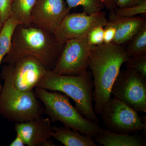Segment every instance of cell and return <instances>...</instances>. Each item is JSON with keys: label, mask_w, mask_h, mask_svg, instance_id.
Returning <instances> with one entry per match:
<instances>
[{"label": "cell", "mask_w": 146, "mask_h": 146, "mask_svg": "<svg viewBox=\"0 0 146 146\" xmlns=\"http://www.w3.org/2000/svg\"><path fill=\"white\" fill-rule=\"evenodd\" d=\"M106 13L100 11L88 14L82 13H69L54 33L58 42L62 45L70 39L85 38L90 31L98 26L106 27Z\"/></svg>", "instance_id": "30bf717a"}, {"label": "cell", "mask_w": 146, "mask_h": 146, "mask_svg": "<svg viewBox=\"0 0 146 146\" xmlns=\"http://www.w3.org/2000/svg\"><path fill=\"white\" fill-rule=\"evenodd\" d=\"M52 138L65 146H96L93 138L70 128L53 126Z\"/></svg>", "instance_id": "9a60e30c"}, {"label": "cell", "mask_w": 146, "mask_h": 146, "mask_svg": "<svg viewBox=\"0 0 146 146\" xmlns=\"http://www.w3.org/2000/svg\"><path fill=\"white\" fill-rule=\"evenodd\" d=\"M3 24H4L1 21V18H0V33H1L2 29L3 26Z\"/></svg>", "instance_id": "83f0119b"}, {"label": "cell", "mask_w": 146, "mask_h": 146, "mask_svg": "<svg viewBox=\"0 0 146 146\" xmlns=\"http://www.w3.org/2000/svg\"><path fill=\"white\" fill-rule=\"evenodd\" d=\"M16 134L28 146H55L51 140L53 126L49 118L42 116L24 122L16 123Z\"/></svg>", "instance_id": "7c38bea8"}, {"label": "cell", "mask_w": 146, "mask_h": 146, "mask_svg": "<svg viewBox=\"0 0 146 146\" xmlns=\"http://www.w3.org/2000/svg\"><path fill=\"white\" fill-rule=\"evenodd\" d=\"M64 45L57 42L53 33L32 24L18 25L13 33L10 50L2 63L9 64L29 56L39 60L48 70L52 71Z\"/></svg>", "instance_id": "7a4b0ae2"}, {"label": "cell", "mask_w": 146, "mask_h": 146, "mask_svg": "<svg viewBox=\"0 0 146 146\" xmlns=\"http://www.w3.org/2000/svg\"><path fill=\"white\" fill-rule=\"evenodd\" d=\"M146 0H116L117 7L124 8L141 4Z\"/></svg>", "instance_id": "d4e9b609"}, {"label": "cell", "mask_w": 146, "mask_h": 146, "mask_svg": "<svg viewBox=\"0 0 146 146\" xmlns=\"http://www.w3.org/2000/svg\"><path fill=\"white\" fill-rule=\"evenodd\" d=\"M93 46L87 37L70 39L65 42L54 68L57 74L78 76L87 72L88 59Z\"/></svg>", "instance_id": "9c48e42d"}, {"label": "cell", "mask_w": 146, "mask_h": 146, "mask_svg": "<svg viewBox=\"0 0 146 146\" xmlns=\"http://www.w3.org/2000/svg\"><path fill=\"white\" fill-rule=\"evenodd\" d=\"M129 42L126 50L130 57L146 54V23Z\"/></svg>", "instance_id": "ac0fdd59"}, {"label": "cell", "mask_w": 146, "mask_h": 146, "mask_svg": "<svg viewBox=\"0 0 146 146\" xmlns=\"http://www.w3.org/2000/svg\"><path fill=\"white\" fill-rule=\"evenodd\" d=\"M114 11L118 16L123 17H133L139 14H146V1L138 5L124 8L117 7Z\"/></svg>", "instance_id": "44dd1931"}, {"label": "cell", "mask_w": 146, "mask_h": 146, "mask_svg": "<svg viewBox=\"0 0 146 146\" xmlns=\"http://www.w3.org/2000/svg\"><path fill=\"white\" fill-rule=\"evenodd\" d=\"M25 145L23 138L18 134H16V138L9 144L10 146H25Z\"/></svg>", "instance_id": "4316f807"}, {"label": "cell", "mask_w": 146, "mask_h": 146, "mask_svg": "<svg viewBox=\"0 0 146 146\" xmlns=\"http://www.w3.org/2000/svg\"><path fill=\"white\" fill-rule=\"evenodd\" d=\"M93 139L105 146H145L144 138L137 135L111 132L100 128Z\"/></svg>", "instance_id": "5bb4252c"}, {"label": "cell", "mask_w": 146, "mask_h": 146, "mask_svg": "<svg viewBox=\"0 0 146 146\" xmlns=\"http://www.w3.org/2000/svg\"><path fill=\"white\" fill-rule=\"evenodd\" d=\"M13 0H0V18L3 23L10 18Z\"/></svg>", "instance_id": "603a6c76"}, {"label": "cell", "mask_w": 146, "mask_h": 146, "mask_svg": "<svg viewBox=\"0 0 146 146\" xmlns=\"http://www.w3.org/2000/svg\"><path fill=\"white\" fill-rule=\"evenodd\" d=\"M111 95L137 112H146V78L133 69L120 71Z\"/></svg>", "instance_id": "8992f818"}, {"label": "cell", "mask_w": 146, "mask_h": 146, "mask_svg": "<svg viewBox=\"0 0 146 146\" xmlns=\"http://www.w3.org/2000/svg\"><path fill=\"white\" fill-rule=\"evenodd\" d=\"M145 23V18L136 16L121 17L114 10L110 11L107 25L112 26L116 29L115 37L112 43L119 45L127 43Z\"/></svg>", "instance_id": "4fadbf2b"}, {"label": "cell", "mask_w": 146, "mask_h": 146, "mask_svg": "<svg viewBox=\"0 0 146 146\" xmlns=\"http://www.w3.org/2000/svg\"><path fill=\"white\" fill-rule=\"evenodd\" d=\"M38 0H13L11 16L19 25H29L31 24V15Z\"/></svg>", "instance_id": "2e32d148"}, {"label": "cell", "mask_w": 146, "mask_h": 146, "mask_svg": "<svg viewBox=\"0 0 146 146\" xmlns=\"http://www.w3.org/2000/svg\"><path fill=\"white\" fill-rule=\"evenodd\" d=\"M105 7L110 11L114 10L117 8L116 0H102Z\"/></svg>", "instance_id": "484cf974"}, {"label": "cell", "mask_w": 146, "mask_h": 146, "mask_svg": "<svg viewBox=\"0 0 146 146\" xmlns=\"http://www.w3.org/2000/svg\"><path fill=\"white\" fill-rule=\"evenodd\" d=\"M125 63L127 68L137 71L146 78V54L131 56Z\"/></svg>", "instance_id": "ffe728a7"}, {"label": "cell", "mask_w": 146, "mask_h": 146, "mask_svg": "<svg viewBox=\"0 0 146 146\" xmlns=\"http://www.w3.org/2000/svg\"><path fill=\"white\" fill-rule=\"evenodd\" d=\"M104 29V44H110L112 43L115 37L116 29L112 26L107 25Z\"/></svg>", "instance_id": "cb8c5ba5"}, {"label": "cell", "mask_w": 146, "mask_h": 146, "mask_svg": "<svg viewBox=\"0 0 146 146\" xmlns=\"http://www.w3.org/2000/svg\"><path fill=\"white\" fill-rule=\"evenodd\" d=\"M34 91L51 122L60 121L65 126L93 138L96 135L100 128L98 123L82 116L65 94L38 87Z\"/></svg>", "instance_id": "277c9868"}, {"label": "cell", "mask_w": 146, "mask_h": 146, "mask_svg": "<svg viewBox=\"0 0 146 146\" xmlns=\"http://www.w3.org/2000/svg\"><path fill=\"white\" fill-rule=\"evenodd\" d=\"M100 115L105 129L111 132L130 134L146 130V121L138 112L115 98H110Z\"/></svg>", "instance_id": "ba28073f"}, {"label": "cell", "mask_w": 146, "mask_h": 146, "mask_svg": "<svg viewBox=\"0 0 146 146\" xmlns=\"http://www.w3.org/2000/svg\"><path fill=\"white\" fill-rule=\"evenodd\" d=\"M0 92V115L6 119L15 123L24 122L42 116L45 113L42 102L34 91L23 92L14 88L7 78Z\"/></svg>", "instance_id": "5b68a950"}, {"label": "cell", "mask_w": 146, "mask_h": 146, "mask_svg": "<svg viewBox=\"0 0 146 146\" xmlns=\"http://www.w3.org/2000/svg\"><path fill=\"white\" fill-rule=\"evenodd\" d=\"M65 0H38L31 15V24L54 34L70 13Z\"/></svg>", "instance_id": "8fae6325"}, {"label": "cell", "mask_w": 146, "mask_h": 146, "mask_svg": "<svg viewBox=\"0 0 146 146\" xmlns=\"http://www.w3.org/2000/svg\"><path fill=\"white\" fill-rule=\"evenodd\" d=\"M68 9L82 6L84 12L88 14L98 13L104 8L102 0H65Z\"/></svg>", "instance_id": "d6986e66"}, {"label": "cell", "mask_w": 146, "mask_h": 146, "mask_svg": "<svg viewBox=\"0 0 146 146\" xmlns=\"http://www.w3.org/2000/svg\"><path fill=\"white\" fill-rule=\"evenodd\" d=\"M36 87L65 94L74 101L76 109L82 116L98 123L93 105L94 86L91 72L71 76L57 74L49 71Z\"/></svg>", "instance_id": "3957f363"}, {"label": "cell", "mask_w": 146, "mask_h": 146, "mask_svg": "<svg viewBox=\"0 0 146 146\" xmlns=\"http://www.w3.org/2000/svg\"><path fill=\"white\" fill-rule=\"evenodd\" d=\"M18 25V22L11 16L3 24L0 33V65L10 50L13 33ZM2 89V85L0 83V92Z\"/></svg>", "instance_id": "e0dca14e"}, {"label": "cell", "mask_w": 146, "mask_h": 146, "mask_svg": "<svg viewBox=\"0 0 146 146\" xmlns=\"http://www.w3.org/2000/svg\"><path fill=\"white\" fill-rule=\"evenodd\" d=\"M122 45L111 43L94 46L88 58V67L94 78V109L100 115L111 98L112 85L124 63L130 57Z\"/></svg>", "instance_id": "6da1fadb"}, {"label": "cell", "mask_w": 146, "mask_h": 146, "mask_svg": "<svg viewBox=\"0 0 146 146\" xmlns=\"http://www.w3.org/2000/svg\"><path fill=\"white\" fill-rule=\"evenodd\" d=\"M104 35L103 27L98 26L92 29L86 37L90 44L92 46H98L104 44Z\"/></svg>", "instance_id": "7402d4cb"}, {"label": "cell", "mask_w": 146, "mask_h": 146, "mask_svg": "<svg viewBox=\"0 0 146 146\" xmlns=\"http://www.w3.org/2000/svg\"><path fill=\"white\" fill-rule=\"evenodd\" d=\"M48 71L39 60L28 56L5 64L1 76L8 78L18 91L29 92L34 91Z\"/></svg>", "instance_id": "52a82bcc"}]
</instances>
